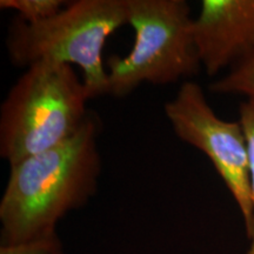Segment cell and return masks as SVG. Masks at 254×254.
I'll use <instances>...</instances> for the list:
<instances>
[{"mask_svg": "<svg viewBox=\"0 0 254 254\" xmlns=\"http://www.w3.org/2000/svg\"><path fill=\"white\" fill-rule=\"evenodd\" d=\"M99 128V119L91 112L67 141L9 166L0 200V245L58 236V222L90 201L103 166Z\"/></svg>", "mask_w": 254, "mask_h": 254, "instance_id": "6da1fadb", "label": "cell"}, {"mask_svg": "<svg viewBox=\"0 0 254 254\" xmlns=\"http://www.w3.org/2000/svg\"><path fill=\"white\" fill-rule=\"evenodd\" d=\"M91 99L73 66L27 67L0 106V157L12 166L67 141L90 116Z\"/></svg>", "mask_w": 254, "mask_h": 254, "instance_id": "7a4b0ae2", "label": "cell"}, {"mask_svg": "<svg viewBox=\"0 0 254 254\" xmlns=\"http://www.w3.org/2000/svg\"><path fill=\"white\" fill-rule=\"evenodd\" d=\"M127 25V0H77L55 17L28 24L15 17L6 36L11 63L30 67L38 63L77 66L92 99L106 94L104 47L113 32Z\"/></svg>", "mask_w": 254, "mask_h": 254, "instance_id": "3957f363", "label": "cell"}, {"mask_svg": "<svg viewBox=\"0 0 254 254\" xmlns=\"http://www.w3.org/2000/svg\"><path fill=\"white\" fill-rule=\"evenodd\" d=\"M127 24L134 41L125 57L107 60V95L126 97L142 84L189 81L201 69L186 0H127Z\"/></svg>", "mask_w": 254, "mask_h": 254, "instance_id": "277c9868", "label": "cell"}, {"mask_svg": "<svg viewBox=\"0 0 254 254\" xmlns=\"http://www.w3.org/2000/svg\"><path fill=\"white\" fill-rule=\"evenodd\" d=\"M165 116L180 140L206 154L239 208L247 238L253 231L250 155L245 131L238 122L218 117L195 81H184L165 104Z\"/></svg>", "mask_w": 254, "mask_h": 254, "instance_id": "5b68a950", "label": "cell"}, {"mask_svg": "<svg viewBox=\"0 0 254 254\" xmlns=\"http://www.w3.org/2000/svg\"><path fill=\"white\" fill-rule=\"evenodd\" d=\"M193 34L207 75L232 68L254 53V0H202Z\"/></svg>", "mask_w": 254, "mask_h": 254, "instance_id": "8992f818", "label": "cell"}, {"mask_svg": "<svg viewBox=\"0 0 254 254\" xmlns=\"http://www.w3.org/2000/svg\"><path fill=\"white\" fill-rule=\"evenodd\" d=\"M209 90L219 94H238L254 99V53L209 85Z\"/></svg>", "mask_w": 254, "mask_h": 254, "instance_id": "52a82bcc", "label": "cell"}, {"mask_svg": "<svg viewBox=\"0 0 254 254\" xmlns=\"http://www.w3.org/2000/svg\"><path fill=\"white\" fill-rule=\"evenodd\" d=\"M64 0H1L0 8L15 12V17L28 24L55 17L67 5Z\"/></svg>", "mask_w": 254, "mask_h": 254, "instance_id": "ba28073f", "label": "cell"}, {"mask_svg": "<svg viewBox=\"0 0 254 254\" xmlns=\"http://www.w3.org/2000/svg\"><path fill=\"white\" fill-rule=\"evenodd\" d=\"M239 123L245 131L250 155L251 190L253 201V231L250 237V247L246 254H254V99L244 100L239 107Z\"/></svg>", "mask_w": 254, "mask_h": 254, "instance_id": "9c48e42d", "label": "cell"}, {"mask_svg": "<svg viewBox=\"0 0 254 254\" xmlns=\"http://www.w3.org/2000/svg\"><path fill=\"white\" fill-rule=\"evenodd\" d=\"M0 254H66L58 236L19 244L0 245Z\"/></svg>", "mask_w": 254, "mask_h": 254, "instance_id": "30bf717a", "label": "cell"}]
</instances>
